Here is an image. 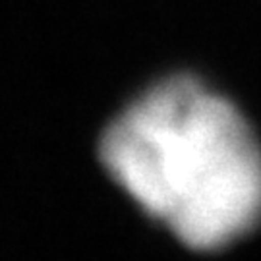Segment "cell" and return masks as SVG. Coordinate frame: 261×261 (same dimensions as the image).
<instances>
[{"label":"cell","mask_w":261,"mask_h":261,"mask_svg":"<svg viewBox=\"0 0 261 261\" xmlns=\"http://www.w3.org/2000/svg\"><path fill=\"white\" fill-rule=\"evenodd\" d=\"M107 172L197 250H217L261 219V147L236 107L194 77H170L111 122Z\"/></svg>","instance_id":"obj_1"}]
</instances>
